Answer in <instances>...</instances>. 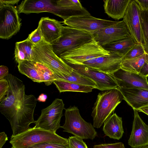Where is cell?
Returning <instances> with one entry per match:
<instances>
[{
    "mask_svg": "<svg viewBox=\"0 0 148 148\" xmlns=\"http://www.w3.org/2000/svg\"><path fill=\"white\" fill-rule=\"evenodd\" d=\"M64 109L63 100L56 99L49 106L41 110V114L36 121L34 127L56 133L61 127L60 122Z\"/></svg>",
    "mask_w": 148,
    "mask_h": 148,
    "instance_id": "9",
    "label": "cell"
},
{
    "mask_svg": "<svg viewBox=\"0 0 148 148\" xmlns=\"http://www.w3.org/2000/svg\"><path fill=\"white\" fill-rule=\"evenodd\" d=\"M93 148H125L123 144L121 142L114 143H105L95 145Z\"/></svg>",
    "mask_w": 148,
    "mask_h": 148,
    "instance_id": "35",
    "label": "cell"
},
{
    "mask_svg": "<svg viewBox=\"0 0 148 148\" xmlns=\"http://www.w3.org/2000/svg\"><path fill=\"white\" fill-rule=\"evenodd\" d=\"M141 9L135 0L130 3L123 17L131 35L137 43L143 45V40L140 20Z\"/></svg>",
    "mask_w": 148,
    "mask_h": 148,
    "instance_id": "14",
    "label": "cell"
},
{
    "mask_svg": "<svg viewBox=\"0 0 148 148\" xmlns=\"http://www.w3.org/2000/svg\"><path fill=\"white\" fill-rule=\"evenodd\" d=\"M94 39L103 46L117 40L132 36L123 20L101 29L92 34Z\"/></svg>",
    "mask_w": 148,
    "mask_h": 148,
    "instance_id": "13",
    "label": "cell"
},
{
    "mask_svg": "<svg viewBox=\"0 0 148 148\" xmlns=\"http://www.w3.org/2000/svg\"><path fill=\"white\" fill-rule=\"evenodd\" d=\"M68 141V139L62 137L56 133L34 127L17 135L11 136L10 143L12 148H28L43 143Z\"/></svg>",
    "mask_w": 148,
    "mask_h": 148,
    "instance_id": "5",
    "label": "cell"
},
{
    "mask_svg": "<svg viewBox=\"0 0 148 148\" xmlns=\"http://www.w3.org/2000/svg\"><path fill=\"white\" fill-rule=\"evenodd\" d=\"M53 83L56 86L60 92L66 91L90 92L95 88L92 86L80 85L67 81L56 80Z\"/></svg>",
    "mask_w": 148,
    "mask_h": 148,
    "instance_id": "24",
    "label": "cell"
},
{
    "mask_svg": "<svg viewBox=\"0 0 148 148\" xmlns=\"http://www.w3.org/2000/svg\"><path fill=\"white\" fill-rule=\"evenodd\" d=\"M145 53L142 44L136 43L123 57V60L135 58L142 56Z\"/></svg>",
    "mask_w": 148,
    "mask_h": 148,
    "instance_id": "30",
    "label": "cell"
},
{
    "mask_svg": "<svg viewBox=\"0 0 148 148\" xmlns=\"http://www.w3.org/2000/svg\"><path fill=\"white\" fill-rule=\"evenodd\" d=\"M69 141L66 142H45L37 144L28 148H68Z\"/></svg>",
    "mask_w": 148,
    "mask_h": 148,
    "instance_id": "31",
    "label": "cell"
},
{
    "mask_svg": "<svg viewBox=\"0 0 148 148\" xmlns=\"http://www.w3.org/2000/svg\"><path fill=\"white\" fill-rule=\"evenodd\" d=\"M117 21L99 18L88 15L72 17L62 22L67 26L93 34L101 29L116 23Z\"/></svg>",
    "mask_w": 148,
    "mask_h": 148,
    "instance_id": "12",
    "label": "cell"
},
{
    "mask_svg": "<svg viewBox=\"0 0 148 148\" xmlns=\"http://www.w3.org/2000/svg\"><path fill=\"white\" fill-rule=\"evenodd\" d=\"M94 39L92 34L67 26H63L61 35L52 45L53 51L59 57Z\"/></svg>",
    "mask_w": 148,
    "mask_h": 148,
    "instance_id": "6",
    "label": "cell"
},
{
    "mask_svg": "<svg viewBox=\"0 0 148 148\" xmlns=\"http://www.w3.org/2000/svg\"><path fill=\"white\" fill-rule=\"evenodd\" d=\"M140 20L143 35V46L145 53L148 55V11L141 10Z\"/></svg>",
    "mask_w": 148,
    "mask_h": 148,
    "instance_id": "28",
    "label": "cell"
},
{
    "mask_svg": "<svg viewBox=\"0 0 148 148\" xmlns=\"http://www.w3.org/2000/svg\"><path fill=\"white\" fill-rule=\"evenodd\" d=\"M19 72L34 82H42L40 75L33 61L25 60L18 63Z\"/></svg>",
    "mask_w": 148,
    "mask_h": 148,
    "instance_id": "23",
    "label": "cell"
},
{
    "mask_svg": "<svg viewBox=\"0 0 148 148\" xmlns=\"http://www.w3.org/2000/svg\"><path fill=\"white\" fill-rule=\"evenodd\" d=\"M17 8L13 5H0V38L8 39L20 30L21 19Z\"/></svg>",
    "mask_w": 148,
    "mask_h": 148,
    "instance_id": "10",
    "label": "cell"
},
{
    "mask_svg": "<svg viewBox=\"0 0 148 148\" xmlns=\"http://www.w3.org/2000/svg\"><path fill=\"white\" fill-rule=\"evenodd\" d=\"M42 35L40 26L38 25L37 29L32 32L27 38L34 45H36L41 41Z\"/></svg>",
    "mask_w": 148,
    "mask_h": 148,
    "instance_id": "33",
    "label": "cell"
},
{
    "mask_svg": "<svg viewBox=\"0 0 148 148\" xmlns=\"http://www.w3.org/2000/svg\"><path fill=\"white\" fill-rule=\"evenodd\" d=\"M19 0H0V5H14L15 4H17Z\"/></svg>",
    "mask_w": 148,
    "mask_h": 148,
    "instance_id": "40",
    "label": "cell"
},
{
    "mask_svg": "<svg viewBox=\"0 0 148 148\" xmlns=\"http://www.w3.org/2000/svg\"><path fill=\"white\" fill-rule=\"evenodd\" d=\"M9 85L7 95L0 103V111L9 121L12 136L20 134L35 123L34 113L37 99L33 95H26L25 85L21 80L9 73L6 77Z\"/></svg>",
    "mask_w": 148,
    "mask_h": 148,
    "instance_id": "1",
    "label": "cell"
},
{
    "mask_svg": "<svg viewBox=\"0 0 148 148\" xmlns=\"http://www.w3.org/2000/svg\"><path fill=\"white\" fill-rule=\"evenodd\" d=\"M65 110V122L61 127L64 129L63 131L82 139L93 140L97 136L93 125L82 118L77 107L70 106Z\"/></svg>",
    "mask_w": 148,
    "mask_h": 148,
    "instance_id": "7",
    "label": "cell"
},
{
    "mask_svg": "<svg viewBox=\"0 0 148 148\" xmlns=\"http://www.w3.org/2000/svg\"><path fill=\"white\" fill-rule=\"evenodd\" d=\"M15 45L18 46L25 55L27 60L33 61L34 53L33 47L34 45L27 39L22 41L17 42Z\"/></svg>",
    "mask_w": 148,
    "mask_h": 148,
    "instance_id": "29",
    "label": "cell"
},
{
    "mask_svg": "<svg viewBox=\"0 0 148 148\" xmlns=\"http://www.w3.org/2000/svg\"><path fill=\"white\" fill-rule=\"evenodd\" d=\"M142 10L148 11V0H135Z\"/></svg>",
    "mask_w": 148,
    "mask_h": 148,
    "instance_id": "37",
    "label": "cell"
},
{
    "mask_svg": "<svg viewBox=\"0 0 148 148\" xmlns=\"http://www.w3.org/2000/svg\"><path fill=\"white\" fill-rule=\"evenodd\" d=\"M110 54L94 39L64 53L60 57L67 63L81 64L90 59Z\"/></svg>",
    "mask_w": 148,
    "mask_h": 148,
    "instance_id": "8",
    "label": "cell"
},
{
    "mask_svg": "<svg viewBox=\"0 0 148 148\" xmlns=\"http://www.w3.org/2000/svg\"><path fill=\"white\" fill-rule=\"evenodd\" d=\"M146 59V54L145 53L139 57L123 60L121 64V68L130 72L139 74Z\"/></svg>",
    "mask_w": 148,
    "mask_h": 148,
    "instance_id": "25",
    "label": "cell"
},
{
    "mask_svg": "<svg viewBox=\"0 0 148 148\" xmlns=\"http://www.w3.org/2000/svg\"><path fill=\"white\" fill-rule=\"evenodd\" d=\"M67 64L80 74L93 80L97 86V89L103 91L118 87L111 74L101 72L83 64Z\"/></svg>",
    "mask_w": 148,
    "mask_h": 148,
    "instance_id": "11",
    "label": "cell"
},
{
    "mask_svg": "<svg viewBox=\"0 0 148 148\" xmlns=\"http://www.w3.org/2000/svg\"><path fill=\"white\" fill-rule=\"evenodd\" d=\"M138 111L143 112L148 115V106L141 108L138 109Z\"/></svg>",
    "mask_w": 148,
    "mask_h": 148,
    "instance_id": "42",
    "label": "cell"
},
{
    "mask_svg": "<svg viewBox=\"0 0 148 148\" xmlns=\"http://www.w3.org/2000/svg\"><path fill=\"white\" fill-rule=\"evenodd\" d=\"M123 57L115 53L93 58L82 64L101 72L112 74L121 68Z\"/></svg>",
    "mask_w": 148,
    "mask_h": 148,
    "instance_id": "16",
    "label": "cell"
},
{
    "mask_svg": "<svg viewBox=\"0 0 148 148\" xmlns=\"http://www.w3.org/2000/svg\"><path fill=\"white\" fill-rule=\"evenodd\" d=\"M58 80L80 85L92 86L95 88H97V86L93 80L82 75L73 69L70 75L60 77Z\"/></svg>",
    "mask_w": 148,
    "mask_h": 148,
    "instance_id": "26",
    "label": "cell"
},
{
    "mask_svg": "<svg viewBox=\"0 0 148 148\" xmlns=\"http://www.w3.org/2000/svg\"><path fill=\"white\" fill-rule=\"evenodd\" d=\"M17 9L19 13L50 12L61 17L64 20L72 17L83 15L85 13L83 10L64 6L63 0H25L22 1Z\"/></svg>",
    "mask_w": 148,
    "mask_h": 148,
    "instance_id": "2",
    "label": "cell"
},
{
    "mask_svg": "<svg viewBox=\"0 0 148 148\" xmlns=\"http://www.w3.org/2000/svg\"><path fill=\"white\" fill-rule=\"evenodd\" d=\"M8 68L5 66H0V79L4 78L9 74Z\"/></svg>",
    "mask_w": 148,
    "mask_h": 148,
    "instance_id": "38",
    "label": "cell"
},
{
    "mask_svg": "<svg viewBox=\"0 0 148 148\" xmlns=\"http://www.w3.org/2000/svg\"><path fill=\"white\" fill-rule=\"evenodd\" d=\"M146 56V61L142 68L139 74L143 76L147 77H148V55L147 54Z\"/></svg>",
    "mask_w": 148,
    "mask_h": 148,
    "instance_id": "36",
    "label": "cell"
},
{
    "mask_svg": "<svg viewBox=\"0 0 148 148\" xmlns=\"http://www.w3.org/2000/svg\"><path fill=\"white\" fill-rule=\"evenodd\" d=\"M123 100L118 88L105 90L99 92L92 108L91 116L93 126L98 128L113 113L117 106Z\"/></svg>",
    "mask_w": 148,
    "mask_h": 148,
    "instance_id": "4",
    "label": "cell"
},
{
    "mask_svg": "<svg viewBox=\"0 0 148 148\" xmlns=\"http://www.w3.org/2000/svg\"><path fill=\"white\" fill-rule=\"evenodd\" d=\"M43 38L52 45L56 42L60 37L63 26L58 21L49 17H42L38 25Z\"/></svg>",
    "mask_w": 148,
    "mask_h": 148,
    "instance_id": "19",
    "label": "cell"
},
{
    "mask_svg": "<svg viewBox=\"0 0 148 148\" xmlns=\"http://www.w3.org/2000/svg\"><path fill=\"white\" fill-rule=\"evenodd\" d=\"M68 140V148H88L85 143L81 138L72 136L69 137Z\"/></svg>",
    "mask_w": 148,
    "mask_h": 148,
    "instance_id": "32",
    "label": "cell"
},
{
    "mask_svg": "<svg viewBox=\"0 0 148 148\" xmlns=\"http://www.w3.org/2000/svg\"><path fill=\"white\" fill-rule=\"evenodd\" d=\"M8 140L7 135L4 132L0 133V148H2L6 142Z\"/></svg>",
    "mask_w": 148,
    "mask_h": 148,
    "instance_id": "39",
    "label": "cell"
},
{
    "mask_svg": "<svg viewBox=\"0 0 148 148\" xmlns=\"http://www.w3.org/2000/svg\"><path fill=\"white\" fill-rule=\"evenodd\" d=\"M47 98V96L43 93H42L39 95L37 100L40 102H45Z\"/></svg>",
    "mask_w": 148,
    "mask_h": 148,
    "instance_id": "41",
    "label": "cell"
},
{
    "mask_svg": "<svg viewBox=\"0 0 148 148\" xmlns=\"http://www.w3.org/2000/svg\"><path fill=\"white\" fill-rule=\"evenodd\" d=\"M33 61L44 65L52 71L58 79L60 77L70 75L73 69L53 51L52 45L45 41L43 38L33 47Z\"/></svg>",
    "mask_w": 148,
    "mask_h": 148,
    "instance_id": "3",
    "label": "cell"
},
{
    "mask_svg": "<svg viewBox=\"0 0 148 148\" xmlns=\"http://www.w3.org/2000/svg\"><path fill=\"white\" fill-rule=\"evenodd\" d=\"M117 88L122 94L123 100L133 110L138 111V109L148 106V89L119 87Z\"/></svg>",
    "mask_w": 148,
    "mask_h": 148,
    "instance_id": "18",
    "label": "cell"
},
{
    "mask_svg": "<svg viewBox=\"0 0 148 148\" xmlns=\"http://www.w3.org/2000/svg\"><path fill=\"white\" fill-rule=\"evenodd\" d=\"M121 88H141L148 89L147 77L120 68L111 74Z\"/></svg>",
    "mask_w": 148,
    "mask_h": 148,
    "instance_id": "15",
    "label": "cell"
},
{
    "mask_svg": "<svg viewBox=\"0 0 148 148\" xmlns=\"http://www.w3.org/2000/svg\"><path fill=\"white\" fill-rule=\"evenodd\" d=\"M34 62L42 81L46 85H50L54 81L57 80L55 74L50 69L43 64Z\"/></svg>",
    "mask_w": 148,
    "mask_h": 148,
    "instance_id": "27",
    "label": "cell"
},
{
    "mask_svg": "<svg viewBox=\"0 0 148 148\" xmlns=\"http://www.w3.org/2000/svg\"><path fill=\"white\" fill-rule=\"evenodd\" d=\"M131 0H104L103 7L105 13L115 20H119L123 18Z\"/></svg>",
    "mask_w": 148,
    "mask_h": 148,
    "instance_id": "20",
    "label": "cell"
},
{
    "mask_svg": "<svg viewBox=\"0 0 148 148\" xmlns=\"http://www.w3.org/2000/svg\"><path fill=\"white\" fill-rule=\"evenodd\" d=\"M134 118L132 128L128 140V145L133 148L148 146V125L140 116L138 111L133 110Z\"/></svg>",
    "mask_w": 148,
    "mask_h": 148,
    "instance_id": "17",
    "label": "cell"
},
{
    "mask_svg": "<svg viewBox=\"0 0 148 148\" xmlns=\"http://www.w3.org/2000/svg\"><path fill=\"white\" fill-rule=\"evenodd\" d=\"M103 130L109 138L119 140L124 133L122 118L113 113L104 122Z\"/></svg>",
    "mask_w": 148,
    "mask_h": 148,
    "instance_id": "21",
    "label": "cell"
},
{
    "mask_svg": "<svg viewBox=\"0 0 148 148\" xmlns=\"http://www.w3.org/2000/svg\"><path fill=\"white\" fill-rule=\"evenodd\" d=\"M148 148V146H145V147H139V148Z\"/></svg>",
    "mask_w": 148,
    "mask_h": 148,
    "instance_id": "43",
    "label": "cell"
},
{
    "mask_svg": "<svg viewBox=\"0 0 148 148\" xmlns=\"http://www.w3.org/2000/svg\"><path fill=\"white\" fill-rule=\"evenodd\" d=\"M136 43L132 36L117 40L102 46L110 53H116L123 57Z\"/></svg>",
    "mask_w": 148,
    "mask_h": 148,
    "instance_id": "22",
    "label": "cell"
},
{
    "mask_svg": "<svg viewBox=\"0 0 148 148\" xmlns=\"http://www.w3.org/2000/svg\"><path fill=\"white\" fill-rule=\"evenodd\" d=\"M9 88L8 81L4 78L0 79V101L6 96Z\"/></svg>",
    "mask_w": 148,
    "mask_h": 148,
    "instance_id": "34",
    "label": "cell"
}]
</instances>
